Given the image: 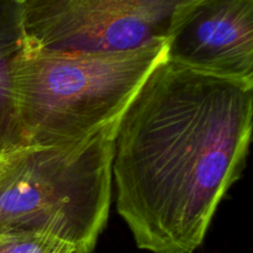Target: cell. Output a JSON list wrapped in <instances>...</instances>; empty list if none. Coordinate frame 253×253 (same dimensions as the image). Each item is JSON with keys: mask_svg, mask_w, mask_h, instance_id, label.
Returning <instances> with one entry per match:
<instances>
[{"mask_svg": "<svg viewBox=\"0 0 253 253\" xmlns=\"http://www.w3.org/2000/svg\"><path fill=\"white\" fill-rule=\"evenodd\" d=\"M253 83L163 59L123 113L113 141L116 209L138 249L193 253L241 177Z\"/></svg>", "mask_w": 253, "mask_h": 253, "instance_id": "1", "label": "cell"}, {"mask_svg": "<svg viewBox=\"0 0 253 253\" xmlns=\"http://www.w3.org/2000/svg\"><path fill=\"white\" fill-rule=\"evenodd\" d=\"M165 57V43L124 52L26 46L11 74L24 146L71 145L116 123Z\"/></svg>", "mask_w": 253, "mask_h": 253, "instance_id": "2", "label": "cell"}, {"mask_svg": "<svg viewBox=\"0 0 253 253\" xmlns=\"http://www.w3.org/2000/svg\"><path fill=\"white\" fill-rule=\"evenodd\" d=\"M118 121L79 142L0 157V236L39 235L93 251L110 210Z\"/></svg>", "mask_w": 253, "mask_h": 253, "instance_id": "3", "label": "cell"}, {"mask_svg": "<svg viewBox=\"0 0 253 253\" xmlns=\"http://www.w3.org/2000/svg\"><path fill=\"white\" fill-rule=\"evenodd\" d=\"M193 0H24L27 46L124 52L165 43L173 19Z\"/></svg>", "mask_w": 253, "mask_h": 253, "instance_id": "4", "label": "cell"}, {"mask_svg": "<svg viewBox=\"0 0 253 253\" xmlns=\"http://www.w3.org/2000/svg\"><path fill=\"white\" fill-rule=\"evenodd\" d=\"M165 47L173 63L253 83V0H193L173 19Z\"/></svg>", "mask_w": 253, "mask_h": 253, "instance_id": "5", "label": "cell"}, {"mask_svg": "<svg viewBox=\"0 0 253 253\" xmlns=\"http://www.w3.org/2000/svg\"><path fill=\"white\" fill-rule=\"evenodd\" d=\"M27 46L20 0H0V157L24 147L14 98L12 66Z\"/></svg>", "mask_w": 253, "mask_h": 253, "instance_id": "6", "label": "cell"}, {"mask_svg": "<svg viewBox=\"0 0 253 253\" xmlns=\"http://www.w3.org/2000/svg\"><path fill=\"white\" fill-rule=\"evenodd\" d=\"M73 249L58 240L39 235L15 234L0 236V253H61Z\"/></svg>", "mask_w": 253, "mask_h": 253, "instance_id": "7", "label": "cell"}, {"mask_svg": "<svg viewBox=\"0 0 253 253\" xmlns=\"http://www.w3.org/2000/svg\"><path fill=\"white\" fill-rule=\"evenodd\" d=\"M61 253H82V252L78 251V250H76V249H69V250H66V251L61 252Z\"/></svg>", "mask_w": 253, "mask_h": 253, "instance_id": "8", "label": "cell"}, {"mask_svg": "<svg viewBox=\"0 0 253 253\" xmlns=\"http://www.w3.org/2000/svg\"><path fill=\"white\" fill-rule=\"evenodd\" d=\"M20 1H24V0H20Z\"/></svg>", "mask_w": 253, "mask_h": 253, "instance_id": "9", "label": "cell"}]
</instances>
